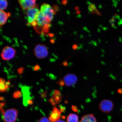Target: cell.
<instances>
[{"mask_svg":"<svg viewBox=\"0 0 122 122\" xmlns=\"http://www.w3.org/2000/svg\"><path fill=\"white\" fill-rule=\"evenodd\" d=\"M76 17H77V18H81L82 16L80 14L78 15H77V16H76Z\"/></svg>","mask_w":122,"mask_h":122,"instance_id":"obj_33","label":"cell"},{"mask_svg":"<svg viewBox=\"0 0 122 122\" xmlns=\"http://www.w3.org/2000/svg\"><path fill=\"white\" fill-rule=\"evenodd\" d=\"M36 1L35 0H20L18 1V2L23 9L27 10L36 7Z\"/></svg>","mask_w":122,"mask_h":122,"instance_id":"obj_8","label":"cell"},{"mask_svg":"<svg viewBox=\"0 0 122 122\" xmlns=\"http://www.w3.org/2000/svg\"><path fill=\"white\" fill-rule=\"evenodd\" d=\"M98 7L100 9H102V6L101 4L99 5L98 6Z\"/></svg>","mask_w":122,"mask_h":122,"instance_id":"obj_34","label":"cell"},{"mask_svg":"<svg viewBox=\"0 0 122 122\" xmlns=\"http://www.w3.org/2000/svg\"><path fill=\"white\" fill-rule=\"evenodd\" d=\"M108 29V27H103L102 28V29L104 31H106Z\"/></svg>","mask_w":122,"mask_h":122,"instance_id":"obj_30","label":"cell"},{"mask_svg":"<svg viewBox=\"0 0 122 122\" xmlns=\"http://www.w3.org/2000/svg\"><path fill=\"white\" fill-rule=\"evenodd\" d=\"M67 14L68 15H71V13H70V12L69 10H68L67 11Z\"/></svg>","mask_w":122,"mask_h":122,"instance_id":"obj_35","label":"cell"},{"mask_svg":"<svg viewBox=\"0 0 122 122\" xmlns=\"http://www.w3.org/2000/svg\"><path fill=\"white\" fill-rule=\"evenodd\" d=\"M78 48V46L77 44H75L73 46L72 48L74 50H77Z\"/></svg>","mask_w":122,"mask_h":122,"instance_id":"obj_26","label":"cell"},{"mask_svg":"<svg viewBox=\"0 0 122 122\" xmlns=\"http://www.w3.org/2000/svg\"><path fill=\"white\" fill-rule=\"evenodd\" d=\"M80 122H97L93 114H87L82 117Z\"/></svg>","mask_w":122,"mask_h":122,"instance_id":"obj_13","label":"cell"},{"mask_svg":"<svg viewBox=\"0 0 122 122\" xmlns=\"http://www.w3.org/2000/svg\"><path fill=\"white\" fill-rule=\"evenodd\" d=\"M61 114V111L56 107H54L53 108L52 112L50 116L49 120L50 122H56L59 120Z\"/></svg>","mask_w":122,"mask_h":122,"instance_id":"obj_10","label":"cell"},{"mask_svg":"<svg viewBox=\"0 0 122 122\" xmlns=\"http://www.w3.org/2000/svg\"><path fill=\"white\" fill-rule=\"evenodd\" d=\"M83 29L84 30H85V31H86L88 33H90V30L88 29L87 27H83Z\"/></svg>","mask_w":122,"mask_h":122,"instance_id":"obj_25","label":"cell"},{"mask_svg":"<svg viewBox=\"0 0 122 122\" xmlns=\"http://www.w3.org/2000/svg\"><path fill=\"white\" fill-rule=\"evenodd\" d=\"M68 1L67 0H64L62 1V4L64 5H66L68 3Z\"/></svg>","mask_w":122,"mask_h":122,"instance_id":"obj_27","label":"cell"},{"mask_svg":"<svg viewBox=\"0 0 122 122\" xmlns=\"http://www.w3.org/2000/svg\"><path fill=\"white\" fill-rule=\"evenodd\" d=\"M89 37H91V34H89Z\"/></svg>","mask_w":122,"mask_h":122,"instance_id":"obj_45","label":"cell"},{"mask_svg":"<svg viewBox=\"0 0 122 122\" xmlns=\"http://www.w3.org/2000/svg\"><path fill=\"white\" fill-rule=\"evenodd\" d=\"M99 26L100 27H101V28H102V27H103L102 25H99Z\"/></svg>","mask_w":122,"mask_h":122,"instance_id":"obj_44","label":"cell"},{"mask_svg":"<svg viewBox=\"0 0 122 122\" xmlns=\"http://www.w3.org/2000/svg\"><path fill=\"white\" fill-rule=\"evenodd\" d=\"M46 93H43L41 95V97H46Z\"/></svg>","mask_w":122,"mask_h":122,"instance_id":"obj_32","label":"cell"},{"mask_svg":"<svg viewBox=\"0 0 122 122\" xmlns=\"http://www.w3.org/2000/svg\"><path fill=\"white\" fill-rule=\"evenodd\" d=\"M24 69L22 68H21L19 69L18 70V72L19 74H22L23 71Z\"/></svg>","mask_w":122,"mask_h":122,"instance_id":"obj_23","label":"cell"},{"mask_svg":"<svg viewBox=\"0 0 122 122\" xmlns=\"http://www.w3.org/2000/svg\"><path fill=\"white\" fill-rule=\"evenodd\" d=\"M75 10L76 11H77L78 10H79V9H80V7L78 6H76L75 7Z\"/></svg>","mask_w":122,"mask_h":122,"instance_id":"obj_28","label":"cell"},{"mask_svg":"<svg viewBox=\"0 0 122 122\" xmlns=\"http://www.w3.org/2000/svg\"><path fill=\"white\" fill-rule=\"evenodd\" d=\"M74 33V35H76L77 34V32L76 31H74V33Z\"/></svg>","mask_w":122,"mask_h":122,"instance_id":"obj_39","label":"cell"},{"mask_svg":"<svg viewBox=\"0 0 122 122\" xmlns=\"http://www.w3.org/2000/svg\"><path fill=\"white\" fill-rule=\"evenodd\" d=\"M56 122H66L64 120L61 119H59Z\"/></svg>","mask_w":122,"mask_h":122,"instance_id":"obj_31","label":"cell"},{"mask_svg":"<svg viewBox=\"0 0 122 122\" xmlns=\"http://www.w3.org/2000/svg\"><path fill=\"white\" fill-rule=\"evenodd\" d=\"M71 109L72 110L75 112H78V109L77 107L75 106H71Z\"/></svg>","mask_w":122,"mask_h":122,"instance_id":"obj_21","label":"cell"},{"mask_svg":"<svg viewBox=\"0 0 122 122\" xmlns=\"http://www.w3.org/2000/svg\"><path fill=\"white\" fill-rule=\"evenodd\" d=\"M84 37V36L83 35L81 34L80 36V38L81 39H83Z\"/></svg>","mask_w":122,"mask_h":122,"instance_id":"obj_38","label":"cell"},{"mask_svg":"<svg viewBox=\"0 0 122 122\" xmlns=\"http://www.w3.org/2000/svg\"><path fill=\"white\" fill-rule=\"evenodd\" d=\"M22 96V93L20 91H16L13 93V97L15 99H18L21 97Z\"/></svg>","mask_w":122,"mask_h":122,"instance_id":"obj_17","label":"cell"},{"mask_svg":"<svg viewBox=\"0 0 122 122\" xmlns=\"http://www.w3.org/2000/svg\"><path fill=\"white\" fill-rule=\"evenodd\" d=\"M101 40L100 39H98V43H101Z\"/></svg>","mask_w":122,"mask_h":122,"instance_id":"obj_42","label":"cell"},{"mask_svg":"<svg viewBox=\"0 0 122 122\" xmlns=\"http://www.w3.org/2000/svg\"><path fill=\"white\" fill-rule=\"evenodd\" d=\"M114 104L112 102L109 100H102L99 105L100 110L105 113H109L113 109Z\"/></svg>","mask_w":122,"mask_h":122,"instance_id":"obj_6","label":"cell"},{"mask_svg":"<svg viewBox=\"0 0 122 122\" xmlns=\"http://www.w3.org/2000/svg\"><path fill=\"white\" fill-rule=\"evenodd\" d=\"M101 51L103 53H105V50L102 49H101Z\"/></svg>","mask_w":122,"mask_h":122,"instance_id":"obj_43","label":"cell"},{"mask_svg":"<svg viewBox=\"0 0 122 122\" xmlns=\"http://www.w3.org/2000/svg\"><path fill=\"white\" fill-rule=\"evenodd\" d=\"M40 68L39 65H36L34 67V70L35 71H38Z\"/></svg>","mask_w":122,"mask_h":122,"instance_id":"obj_24","label":"cell"},{"mask_svg":"<svg viewBox=\"0 0 122 122\" xmlns=\"http://www.w3.org/2000/svg\"><path fill=\"white\" fill-rule=\"evenodd\" d=\"M63 65L65 66H67L68 65V63L66 62H64Z\"/></svg>","mask_w":122,"mask_h":122,"instance_id":"obj_37","label":"cell"},{"mask_svg":"<svg viewBox=\"0 0 122 122\" xmlns=\"http://www.w3.org/2000/svg\"><path fill=\"white\" fill-rule=\"evenodd\" d=\"M34 53L35 55L38 59L45 58L48 54V48L43 44H38L35 47Z\"/></svg>","mask_w":122,"mask_h":122,"instance_id":"obj_2","label":"cell"},{"mask_svg":"<svg viewBox=\"0 0 122 122\" xmlns=\"http://www.w3.org/2000/svg\"><path fill=\"white\" fill-rule=\"evenodd\" d=\"M4 100V97H0V100L1 101H3Z\"/></svg>","mask_w":122,"mask_h":122,"instance_id":"obj_40","label":"cell"},{"mask_svg":"<svg viewBox=\"0 0 122 122\" xmlns=\"http://www.w3.org/2000/svg\"><path fill=\"white\" fill-rule=\"evenodd\" d=\"M18 115V111L15 109L7 110L3 113V119L5 122H15Z\"/></svg>","mask_w":122,"mask_h":122,"instance_id":"obj_3","label":"cell"},{"mask_svg":"<svg viewBox=\"0 0 122 122\" xmlns=\"http://www.w3.org/2000/svg\"><path fill=\"white\" fill-rule=\"evenodd\" d=\"M81 13V12L80 10H78L76 12V14H77V15H80Z\"/></svg>","mask_w":122,"mask_h":122,"instance_id":"obj_29","label":"cell"},{"mask_svg":"<svg viewBox=\"0 0 122 122\" xmlns=\"http://www.w3.org/2000/svg\"><path fill=\"white\" fill-rule=\"evenodd\" d=\"M0 25H2L7 22L8 15L5 12L2 10L0 11Z\"/></svg>","mask_w":122,"mask_h":122,"instance_id":"obj_14","label":"cell"},{"mask_svg":"<svg viewBox=\"0 0 122 122\" xmlns=\"http://www.w3.org/2000/svg\"><path fill=\"white\" fill-rule=\"evenodd\" d=\"M10 86V83L9 81L6 82L4 79L1 78L0 79V91L1 92L7 91V90Z\"/></svg>","mask_w":122,"mask_h":122,"instance_id":"obj_12","label":"cell"},{"mask_svg":"<svg viewBox=\"0 0 122 122\" xmlns=\"http://www.w3.org/2000/svg\"><path fill=\"white\" fill-rule=\"evenodd\" d=\"M39 12V10L36 7L27 10L26 15L28 24L31 25L33 23L36 22Z\"/></svg>","mask_w":122,"mask_h":122,"instance_id":"obj_4","label":"cell"},{"mask_svg":"<svg viewBox=\"0 0 122 122\" xmlns=\"http://www.w3.org/2000/svg\"><path fill=\"white\" fill-rule=\"evenodd\" d=\"M38 122H51L46 117H43L41 118Z\"/></svg>","mask_w":122,"mask_h":122,"instance_id":"obj_19","label":"cell"},{"mask_svg":"<svg viewBox=\"0 0 122 122\" xmlns=\"http://www.w3.org/2000/svg\"><path fill=\"white\" fill-rule=\"evenodd\" d=\"M78 80L77 76L72 74H68L64 76L63 81L66 86L68 87L74 86Z\"/></svg>","mask_w":122,"mask_h":122,"instance_id":"obj_7","label":"cell"},{"mask_svg":"<svg viewBox=\"0 0 122 122\" xmlns=\"http://www.w3.org/2000/svg\"><path fill=\"white\" fill-rule=\"evenodd\" d=\"M62 98V96L60 91L56 90L54 91L53 95L51 98L50 99V102L52 105H55L60 103Z\"/></svg>","mask_w":122,"mask_h":122,"instance_id":"obj_11","label":"cell"},{"mask_svg":"<svg viewBox=\"0 0 122 122\" xmlns=\"http://www.w3.org/2000/svg\"><path fill=\"white\" fill-rule=\"evenodd\" d=\"M67 122H78V117L75 114H70L67 118Z\"/></svg>","mask_w":122,"mask_h":122,"instance_id":"obj_15","label":"cell"},{"mask_svg":"<svg viewBox=\"0 0 122 122\" xmlns=\"http://www.w3.org/2000/svg\"><path fill=\"white\" fill-rule=\"evenodd\" d=\"M97 31L99 33H100L101 32V30L100 28H98L97 29Z\"/></svg>","mask_w":122,"mask_h":122,"instance_id":"obj_41","label":"cell"},{"mask_svg":"<svg viewBox=\"0 0 122 122\" xmlns=\"http://www.w3.org/2000/svg\"><path fill=\"white\" fill-rule=\"evenodd\" d=\"M59 85L61 86H63L65 84V83L64 81L62 80H61L59 81Z\"/></svg>","mask_w":122,"mask_h":122,"instance_id":"obj_22","label":"cell"},{"mask_svg":"<svg viewBox=\"0 0 122 122\" xmlns=\"http://www.w3.org/2000/svg\"><path fill=\"white\" fill-rule=\"evenodd\" d=\"M88 10L90 12H92L95 10L96 9V6L95 5L93 4H91L88 6Z\"/></svg>","mask_w":122,"mask_h":122,"instance_id":"obj_18","label":"cell"},{"mask_svg":"<svg viewBox=\"0 0 122 122\" xmlns=\"http://www.w3.org/2000/svg\"><path fill=\"white\" fill-rule=\"evenodd\" d=\"M0 10L3 11V10L6 9L8 5L7 1L5 0H1L0 1Z\"/></svg>","mask_w":122,"mask_h":122,"instance_id":"obj_16","label":"cell"},{"mask_svg":"<svg viewBox=\"0 0 122 122\" xmlns=\"http://www.w3.org/2000/svg\"><path fill=\"white\" fill-rule=\"evenodd\" d=\"M40 11L42 12L50 23L52 20L53 15L56 13L51 6L46 4L42 5Z\"/></svg>","mask_w":122,"mask_h":122,"instance_id":"obj_1","label":"cell"},{"mask_svg":"<svg viewBox=\"0 0 122 122\" xmlns=\"http://www.w3.org/2000/svg\"><path fill=\"white\" fill-rule=\"evenodd\" d=\"M23 96V104L24 106H26L28 104L30 98L29 88L27 86H23L22 88Z\"/></svg>","mask_w":122,"mask_h":122,"instance_id":"obj_9","label":"cell"},{"mask_svg":"<svg viewBox=\"0 0 122 122\" xmlns=\"http://www.w3.org/2000/svg\"><path fill=\"white\" fill-rule=\"evenodd\" d=\"M16 51L12 47L7 46L2 50L1 56L4 60H9L13 59L16 54Z\"/></svg>","mask_w":122,"mask_h":122,"instance_id":"obj_5","label":"cell"},{"mask_svg":"<svg viewBox=\"0 0 122 122\" xmlns=\"http://www.w3.org/2000/svg\"><path fill=\"white\" fill-rule=\"evenodd\" d=\"M91 4V3L90 2V1H87L86 4L88 5H90Z\"/></svg>","mask_w":122,"mask_h":122,"instance_id":"obj_36","label":"cell"},{"mask_svg":"<svg viewBox=\"0 0 122 122\" xmlns=\"http://www.w3.org/2000/svg\"><path fill=\"white\" fill-rule=\"evenodd\" d=\"M88 44L89 45H93L95 46H97V43L95 41H91L88 43Z\"/></svg>","mask_w":122,"mask_h":122,"instance_id":"obj_20","label":"cell"}]
</instances>
